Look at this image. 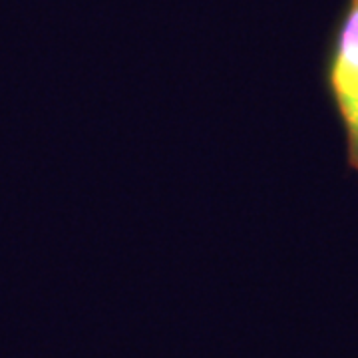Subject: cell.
Instances as JSON below:
<instances>
[{
	"label": "cell",
	"instance_id": "obj_1",
	"mask_svg": "<svg viewBox=\"0 0 358 358\" xmlns=\"http://www.w3.org/2000/svg\"><path fill=\"white\" fill-rule=\"evenodd\" d=\"M324 88L346 141V164L358 173V0H346L324 58Z\"/></svg>",
	"mask_w": 358,
	"mask_h": 358
}]
</instances>
